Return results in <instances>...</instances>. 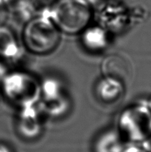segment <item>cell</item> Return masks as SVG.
I'll return each instance as SVG.
<instances>
[{
	"label": "cell",
	"instance_id": "cell-1",
	"mask_svg": "<svg viewBox=\"0 0 151 152\" xmlns=\"http://www.w3.org/2000/svg\"><path fill=\"white\" fill-rule=\"evenodd\" d=\"M93 7L85 0H56L49 10L43 12L61 33L73 35L81 34L90 25Z\"/></svg>",
	"mask_w": 151,
	"mask_h": 152
},
{
	"label": "cell",
	"instance_id": "cell-2",
	"mask_svg": "<svg viewBox=\"0 0 151 152\" xmlns=\"http://www.w3.org/2000/svg\"><path fill=\"white\" fill-rule=\"evenodd\" d=\"M61 32L45 13H40L25 24L22 31L23 45L35 55H47L56 49Z\"/></svg>",
	"mask_w": 151,
	"mask_h": 152
},
{
	"label": "cell",
	"instance_id": "cell-3",
	"mask_svg": "<svg viewBox=\"0 0 151 152\" xmlns=\"http://www.w3.org/2000/svg\"><path fill=\"white\" fill-rule=\"evenodd\" d=\"M1 86L7 100L19 108L37 105L41 99L40 83L25 71H15L7 74Z\"/></svg>",
	"mask_w": 151,
	"mask_h": 152
},
{
	"label": "cell",
	"instance_id": "cell-4",
	"mask_svg": "<svg viewBox=\"0 0 151 152\" xmlns=\"http://www.w3.org/2000/svg\"><path fill=\"white\" fill-rule=\"evenodd\" d=\"M117 129L125 140L139 142L151 133V117L147 108L134 105L123 110L118 119Z\"/></svg>",
	"mask_w": 151,
	"mask_h": 152
},
{
	"label": "cell",
	"instance_id": "cell-5",
	"mask_svg": "<svg viewBox=\"0 0 151 152\" xmlns=\"http://www.w3.org/2000/svg\"><path fill=\"white\" fill-rule=\"evenodd\" d=\"M97 7V24L110 34H121L132 24L130 9L123 1L105 0Z\"/></svg>",
	"mask_w": 151,
	"mask_h": 152
},
{
	"label": "cell",
	"instance_id": "cell-6",
	"mask_svg": "<svg viewBox=\"0 0 151 152\" xmlns=\"http://www.w3.org/2000/svg\"><path fill=\"white\" fill-rule=\"evenodd\" d=\"M41 99L38 103L43 114L59 117L70 108V101L62 83L55 77H47L40 83Z\"/></svg>",
	"mask_w": 151,
	"mask_h": 152
},
{
	"label": "cell",
	"instance_id": "cell-7",
	"mask_svg": "<svg viewBox=\"0 0 151 152\" xmlns=\"http://www.w3.org/2000/svg\"><path fill=\"white\" fill-rule=\"evenodd\" d=\"M41 112L38 105L19 108L16 128L19 134L25 139H34L42 130Z\"/></svg>",
	"mask_w": 151,
	"mask_h": 152
},
{
	"label": "cell",
	"instance_id": "cell-8",
	"mask_svg": "<svg viewBox=\"0 0 151 152\" xmlns=\"http://www.w3.org/2000/svg\"><path fill=\"white\" fill-rule=\"evenodd\" d=\"M103 77L116 79L125 84L132 74L130 62L123 55L113 53L103 59L100 65Z\"/></svg>",
	"mask_w": 151,
	"mask_h": 152
},
{
	"label": "cell",
	"instance_id": "cell-9",
	"mask_svg": "<svg viewBox=\"0 0 151 152\" xmlns=\"http://www.w3.org/2000/svg\"><path fill=\"white\" fill-rule=\"evenodd\" d=\"M81 41L86 50L93 53L102 52L110 44V33L99 24L89 25L81 33Z\"/></svg>",
	"mask_w": 151,
	"mask_h": 152
},
{
	"label": "cell",
	"instance_id": "cell-10",
	"mask_svg": "<svg viewBox=\"0 0 151 152\" xmlns=\"http://www.w3.org/2000/svg\"><path fill=\"white\" fill-rule=\"evenodd\" d=\"M124 91V84L120 80L103 77L98 82L96 93L98 98L105 103H112L121 98Z\"/></svg>",
	"mask_w": 151,
	"mask_h": 152
},
{
	"label": "cell",
	"instance_id": "cell-11",
	"mask_svg": "<svg viewBox=\"0 0 151 152\" xmlns=\"http://www.w3.org/2000/svg\"><path fill=\"white\" fill-rule=\"evenodd\" d=\"M22 48L13 31L4 25H0V56L10 61L17 60Z\"/></svg>",
	"mask_w": 151,
	"mask_h": 152
},
{
	"label": "cell",
	"instance_id": "cell-12",
	"mask_svg": "<svg viewBox=\"0 0 151 152\" xmlns=\"http://www.w3.org/2000/svg\"><path fill=\"white\" fill-rule=\"evenodd\" d=\"M124 141L118 129H110L102 133L95 143L96 152H121Z\"/></svg>",
	"mask_w": 151,
	"mask_h": 152
},
{
	"label": "cell",
	"instance_id": "cell-13",
	"mask_svg": "<svg viewBox=\"0 0 151 152\" xmlns=\"http://www.w3.org/2000/svg\"><path fill=\"white\" fill-rule=\"evenodd\" d=\"M8 8L10 16L25 24L36 15L33 0H10Z\"/></svg>",
	"mask_w": 151,
	"mask_h": 152
},
{
	"label": "cell",
	"instance_id": "cell-14",
	"mask_svg": "<svg viewBox=\"0 0 151 152\" xmlns=\"http://www.w3.org/2000/svg\"><path fill=\"white\" fill-rule=\"evenodd\" d=\"M55 1L56 0H33L36 14L41 13L44 10H49L55 2Z\"/></svg>",
	"mask_w": 151,
	"mask_h": 152
},
{
	"label": "cell",
	"instance_id": "cell-15",
	"mask_svg": "<svg viewBox=\"0 0 151 152\" xmlns=\"http://www.w3.org/2000/svg\"><path fill=\"white\" fill-rule=\"evenodd\" d=\"M10 17V11L8 6L0 4V25H3L7 22Z\"/></svg>",
	"mask_w": 151,
	"mask_h": 152
},
{
	"label": "cell",
	"instance_id": "cell-16",
	"mask_svg": "<svg viewBox=\"0 0 151 152\" xmlns=\"http://www.w3.org/2000/svg\"><path fill=\"white\" fill-rule=\"evenodd\" d=\"M121 152H147V151L134 145V146H130L127 148H124Z\"/></svg>",
	"mask_w": 151,
	"mask_h": 152
},
{
	"label": "cell",
	"instance_id": "cell-17",
	"mask_svg": "<svg viewBox=\"0 0 151 152\" xmlns=\"http://www.w3.org/2000/svg\"><path fill=\"white\" fill-rule=\"evenodd\" d=\"M6 74H7V72H6L5 67L0 62V86L2 83V81L4 80V77L6 76Z\"/></svg>",
	"mask_w": 151,
	"mask_h": 152
},
{
	"label": "cell",
	"instance_id": "cell-18",
	"mask_svg": "<svg viewBox=\"0 0 151 152\" xmlns=\"http://www.w3.org/2000/svg\"><path fill=\"white\" fill-rule=\"evenodd\" d=\"M87 2H88L89 4H90L91 6L94 7V6H96L97 7L99 4H100L101 3L103 2L105 0H85Z\"/></svg>",
	"mask_w": 151,
	"mask_h": 152
},
{
	"label": "cell",
	"instance_id": "cell-19",
	"mask_svg": "<svg viewBox=\"0 0 151 152\" xmlns=\"http://www.w3.org/2000/svg\"><path fill=\"white\" fill-rule=\"evenodd\" d=\"M0 152H11L10 150L4 144L0 143Z\"/></svg>",
	"mask_w": 151,
	"mask_h": 152
},
{
	"label": "cell",
	"instance_id": "cell-20",
	"mask_svg": "<svg viewBox=\"0 0 151 152\" xmlns=\"http://www.w3.org/2000/svg\"><path fill=\"white\" fill-rule=\"evenodd\" d=\"M10 0H0V4L8 6V4L9 2H10Z\"/></svg>",
	"mask_w": 151,
	"mask_h": 152
}]
</instances>
